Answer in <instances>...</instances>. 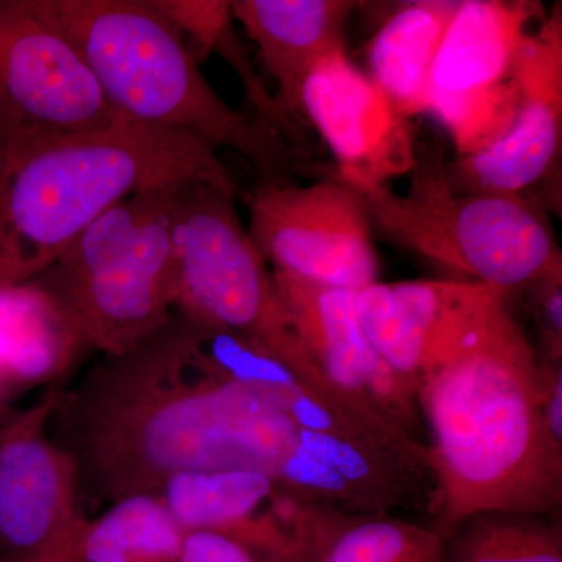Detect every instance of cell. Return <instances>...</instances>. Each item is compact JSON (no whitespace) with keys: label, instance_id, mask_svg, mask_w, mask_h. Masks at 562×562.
<instances>
[{"label":"cell","instance_id":"6da1fadb","mask_svg":"<svg viewBox=\"0 0 562 562\" xmlns=\"http://www.w3.org/2000/svg\"><path fill=\"white\" fill-rule=\"evenodd\" d=\"M543 383L497 288L473 281L420 336L412 384L430 427L442 538L479 514L560 509L562 446L547 425Z\"/></svg>","mask_w":562,"mask_h":562},{"label":"cell","instance_id":"7a4b0ae2","mask_svg":"<svg viewBox=\"0 0 562 562\" xmlns=\"http://www.w3.org/2000/svg\"><path fill=\"white\" fill-rule=\"evenodd\" d=\"M180 183L239 194L216 147L205 139L124 117L101 131L7 147L0 173V288L46 271L117 202Z\"/></svg>","mask_w":562,"mask_h":562},{"label":"cell","instance_id":"3957f363","mask_svg":"<svg viewBox=\"0 0 562 562\" xmlns=\"http://www.w3.org/2000/svg\"><path fill=\"white\" fill-rule=\"evenodd\" d=\"M83 52L111 110L124 120L190 133L236 151L258 181L319 180L314 160L261 120L233 109L203 76L190 44L151 0H49Z\"/></svg>","mask_w":562,"mask_h":562},{"label":"cell","instance_id":"277c9868","mask_svg":"<svg viewBox=\"0 0 562 562\" xmlns=\"http://www.w3.org/2000/svg\"><path fill=\"white\" fill-rule=\"evenodd\" d=\"M447 165L432 140L416 150L405 194L342 180L360 194L373 233L506 295L562 265L547 211L513 192L457 191Z\"/></svg>","mask_w":562,"mask_h":562},{"label":"cell","instance_id":"5b68a950","mask_svg":"<svg viewBox=\"0 0 562 562\" xmlns=\"http://www.w3.org/2000/svg\"><path fill=\"white\" fill-rule=\"evenodd\" d=\"M184 184L117 202L35 277L83 341L127 353L169 324L176 305L173 221Z\"/></svg>","mask_w":562,"mask_h":562},{"label":"cell","instance_id":"8992f818","mask_svg":"<svg viewBox=\"0 0 562 562\" xmlns=\"http://www.w3.org/2000/svg\"><path fill=\"white\" fill-rule=\"evenodd\" d=\"M206 376L136 416L131 443L144 465L166 476L261 472L299 497L327 490L330 468L310 447L308 428L290 414L299 384L255 386Z\"/></svg>","mask_w":562,"mask_h":562},{"label":"cell","instance_id":"52a82bcc","mask_svg":"<svg viewBox=\"0 0 562 562\" xmlns=\"http://www.w3.org/2000/svg\"><path fill=\"white\" fill-rule=\"evenodd\" d=\"M235 199L209 183L181 188L173 221L176 305L202 327L261 344L339 402L303 347Z\"/></svg>","mask_w":562,"mask_h":562},{"label":"cell","instance_id":"ba28073f","mask_svg":"<svg viewBox=\"0 0 562 562\" xmlns=\"http://www.w3.org/2000/svg\"><path fill=\"white\" fill-rule=\"evenodd\" d=\"M546 16L532 0H461L428 77V113L449 133L457 158L501 143L516 120V63L525 36Z\"/></svg>","mask_w":562,"mask_h":562},{"label":"cell","instance_id":"9c48e42d","mask_svg":"<svg viewBox=\"0 0 562 562\" xmlns=\"http://www.w3.org/2000/svg\"><path fill=\"white\" fill-rule=\"evenodd\" d=\"M49 0H0V138L7 147L117 120Z\"/></svg>","mask_w":562,"mask_h":562},{"label":"cell","instance_id":"30bf717a","mask_svg":"<svg viewBox=\"0 0 562 562\" xmlns=\"http://www.w3.org/2000/svg\"><path fill=\"white\" fill-rule=\"evenodd\" d=\"M246 203L247 232L273 271L350 291L379 281L368 211L336 169L305 187L258 181Z\"/></svg>","mask_w":562,"mask_h":562},{"label":"cell","instance_id":"8fae6325","mask_svg":"<svg viewBox=\"0 0 562 562\" xmlns=\"http://www.w3.org/2000/svg\"><path fill=\"white\" fill-rule=\"evenodd\" d=\"M272 272L303 347L336 397L403 457L430 471L428 447L417 439L416 391L373 349L362 330L358 291Z\"/></svg>","mask_w":562,"mask_h":562},{"label":"cell","instance_id":"7c38bea8","mask_svg":"<svg viewBox=\"0 0 562 562\" xmlns=\"http://www.w3.org/2000/svg\"><path fill=\"white\" fill-rule=\"evenodd\" d=\"M516 120L491 149L447 165L457 191H501L561 214L562 7L525 36L516 63Z\"/></svg>","mask_w":562,"mask_h":562},{"label":"cell","instance_id":"4fadbf2b","mask_svg":"<svg viewBox=\"0 0 562 562\" xmlns=\"http://www.w3.org/2000/svg\"><path fill=\"white\" fill-rule=\"evenodd\" d=\"M299 113L327 143L341 179L387 187L412 171L417 147L409 120L349 60L346 49L331 52L310 70Z\"/></svg>","mask_w":562,"mask_h":562},{"label":"cell","instance_id":"5bb4252c","mask_svg":"<svg viewBox=\"0 0 562 562\" xmlns=\"http://www.w3.org/2000/svg\"><path fill=\"white\" fill-rule=\"evenodd\" d=\"M361 2L353 0H235L233 18L254 41L262 65L276 81L280 105L292 120L299 113L303 80L322 58L344 49V27Z\"/></svg>","mask_w":562,"mask_h":562},{"label":"cell","instance_id":"9a60e30c","mask_svg":"<svg viewBox=\"0 0 562 562\" xmlns=\"http://www.w3.org/2000/svg\"><path fill=\"white\" fill-rule=\"evenodd\" d=\"M460 2L402 3L369 43V79L406 120L428 113L431 65Z\"/></svg>","mask_w":562,"mask_h":562},{"label":"cell","instance_id":"2e32d148","mask_svg":"<svg viewBox=\"0 0 562 562\" xmlns=\"http://www.w3.org/2000/svg\"><path fill=\"white\" fill-rule=\"evenodd\" d=\"M66 512V471L54 447L35 432L0 446V535L16 549L44 546Z\"/></svg>","mask_w":562,"mask_h":562},{"label":"cell","instance_id":"e0dca14e","mask_svg":"<svg viewBox=\"0 0 562 562\" xmlns=\"http://www.w3.org/2000/svg\"><path fill=\"white\" fill-rule=\"evenodd\" d=\"M299 549L301 562H446V542L436 530L317 506L303 519Z\"/></svg>","mask_w":562,"mask_h":562},{"label":"cell","instance_id":"ac0fdd59","mask_svg":"<svg viewBox=\"0 0 562 562\" xmlns=\"http://www.w3.org/2000/svg\"><path fill=\"white\" fill-rule=\"evenodd\" d=\"M81 341L68 312L41 284L0 288V372L27 382L46 379Z\"/></svg>","mask_w":562,"mask_h":562},{"label":"cell","instance_id":"d6986e66","mask_svg":"<svg viewBox=\"0 0 562 562\" xmlns=\"http://www.w3.org/2000/svg\"><path fill=\"white\" fill-rule=\"evenodd\" d=\"M279 484L254 471L179 472L166 476L165 503L183 531L213 530L233 538L257 536L277 553L258 528L255 516L271 502ZM279 554V553H277Z\"/></svg>","mask_w":562,"mask_h":562},{"label":"cell","instance_id":"ffe728a7","mask_svg":"<svg viewBox=\"0 0 562 562\" xmlns=\"http://www.w3.org/2000/svg\"><path fill=\"white\" fill-rule=\"evenodd\" d=\"M154 5L162 16L176 25L177 31L183 35L184 41L190 40L194 46L195 57H201L216 52L235 70L236 76L243 81L247 99L255 106L258 120L265 121L284 138L290 139L295 146L305 149V133L286 110L280 105L276 95L269 94L254 63L249 52L239 40L238 33L233 29L232 2L225 0H154Z\"/></svg>","mask_w":562,"mask_h":562},{"label":"cell","instance_id":"44dd1931","mask_svg":"<svg viewBox=\"0 0 562 562\" xmlns=\"http://www.w3.org/2000/svg\"><path fill=\"white\" fill-rule=\"evenodd\" d=\"M184 531L161 498L132 495L98 520L83 539L87 562L179 561Z\"/></svg>","mask_w":562,"mask_h":562},{"label":"cell","instance_id":"7402d4cb","mask_svg":"<svg viewBox=\"0 0 562 562\" xmlns=\"http://www.w3.org/2000/svg\"><path fill=\"white\" fill-rule=\"evenodd\" d=\"M443 542L446 562H562L561 525L553 516L479 514Z\"/></svg>","mask_w":562,"mask_h":562},{"label":"cell","instance_id":"603a6c76","mask_svg":"<svg viewBox=\"0 0 562 562\" xmlns=\"http://www.w3.org/2000/svg\"><path fill=\"white\" fill-rule=\"evenodd\" d=\"M536 321L541 330L550 361L562 355V265L550 269L530 286Z\"/></svg>","mask_w":562,"mask_h":562},{"label":"cell","instance_id":"cb8c5ba5","mask_svg":"<svg viewBox=\"0 0 562 562\" xmlns=\"http://www.w3.org/2000/svg\"><path fill=\"white\" fill-rule=\"evenodd\" d=\"M179 562H262L250 546L227 532L213 530L184 531Z\"/></svg>","mask_w":562,"mask_h":562},{"label":"cell","instance_id":"d4e9b609","mask_svg":"<svg viewBox=\"0 0 562 562\" xmlns=\"http://www.w3.org/2000/svg\"><path fill=\"white\" fill-rule=\"evenodd\" d=\"M550 361V364L543 366V376H546V391H543V409H546V420L549 430L552 432L554 441L562 446V369L561 364Z\"/></svg>","mask_w":562,"mask_h":562},{"label":"cell","instance_id":"484cf974","mask_svg":"<svg viewBox=\"0 0 562 562\" xmlns=\"http://www.w3.org/2000/svg\"><path fill=\"white\" fill-rule=\"evenodd\" d=\"M7 144L5 140L0 138V173H2L3 165H5Z\"/></svg>","mask_w":562,"mask_h":562}]
</instances>
